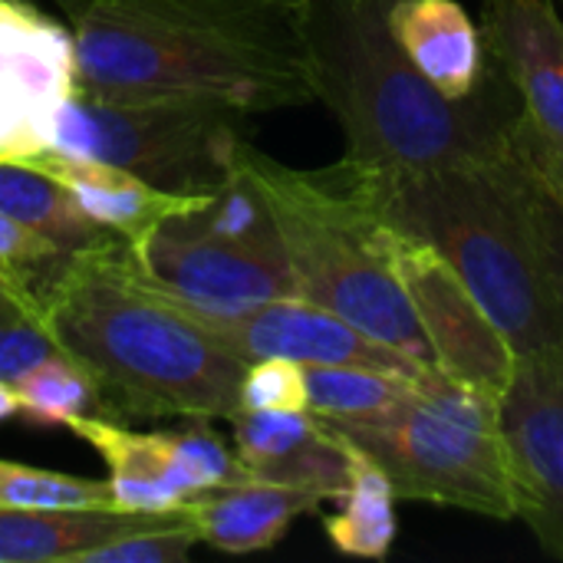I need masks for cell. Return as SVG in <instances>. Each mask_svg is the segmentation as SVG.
Listing matches in <instances>:
<instances>
[{"label":"cell","instance_id":"cell-20","mask_svg":"<svg viewBox=\"0 0 563 563\" xmlns=\"http://www.w3.org/2000/svg\"><path fill=\"white\" fill-rule=\"evenodd\" d=\"M396 501L399 498H396L386 472L373 459H366L360 449L350 445L346 488L336 498V511L330 518H323V531H327L330 544L346 558L383 561L396 541Z\"/></svg>","mask_w":563,"mask_h":563},{"label":"cell","instance_id":"cell-8","mask_svg":"<svg viewBox=\"0 0 563 563\" xmlns=\"http://www.w3.org/2000/svg\"><path fill=\"white\" fill-rule=\"evenodd\" d=\"M251 112L211 96L89 99L73 92L53 129L66 155L119 165L172 195H208L238 168Z\"/></svg>","mask_w":563,"mask_h":563},{"label":"cell","instance_id":"cell-23","mask_svg":"<svg viewBox=\"0 0 563 563\" xmlns=\"http://www.w3.org/2000/svg\"><path fill=\"white\" fill-rule=\"evenodd\" d=\"M10 389L16 396V416L40 429L102 412L92 376L66 353H53L49 360L36 363Z\"/></svg>","mask_w":563,"mask_h":563},{"label":"cell","instance_id":"cell-16","mask_svg":"<svg viewBox=\"0 0 563 563\" xmlns=\"http://www.w3.org/2000/svg\"><path fill=\"white\" fill-rule=\"evenodd\" d=\"M323 505L327 498L317 492L244 475L195 495L181 511L195 525L201 544L224 554H257L280 544L297 518L317 515Z\"/></svg>","mask_w":563,"mask_h":563},{"label":"cell","instance_id":"cell-12","mask_svg":"<svg viewBox=\"0 0 563 563\" xmlns=\"http://www.w3.org/2000/svg\"><path fill=\"white\" fill-rule=\"evenodd\" d=\"M73 96V30L23 0H0V158L53 145Z\"/></svg>","mask_w":563,"mask_h":563},{"label":"cell","instance_id":"cell-21","mask_svg":"<svg viewBox=\"0 0 563 563\" xmlns=\"http://www.w3.org/2000/svg\"><path fill=\"white\" fill-rule=\"evenodd\" d=\"M0 211L53 241L59 251L76 254L106 238H115L96 228L66 195V188L46 172L33 168L23 158H0Z\"/></svg>","mask_w":563,"mask_h":563},{"label":"cell","instance_id":"cell-25","mask_svg":"<svg viewBox=\"0 0 563 563\" xmlns=\"http://www.w3.org/2000/svg\"><path fill=\"white\" fill-rule=\"evenodd\" d=\"M201 544L185 511L162 515L142 528L122 531L106 544L89 548L79 563H181Z\"/></svg>","mask_w":563,"mask_h":563},{"label":"cell","instance_id":"cell-18","mask_svg":"<svg viewBox=\"0 0 563 563\" xmlns=\"http://www.w3.org/2000/svg\"><path fill=\"white\" fill-rule=\"evenodd\" d=\"M23 162L46 172L49 178H56L66 188V195L73 198V205L96 228H102L122 241H135L162 218H168V214L181 211L185 205H191L195 198H201V195L162 191L119 165L66 155L59 148L33 152Z\"/></svg>","mask_w":563,"mask_h":563},{"label":"cell","instance_id":"cell-27","mask_svg":"<svg viewBox=\"0 0 563 563\" xmlns=\"http://www.w3.org/2000/svg\"><path fill=\"white\" fill-rule=\"evenodd\" d=\"M53 353L59 346L40 317V303H10L0 310V383L13 386Z\"/></svg>","mask_w":563,"mask_h":563},{"label":"cell","instance_id":"cell-7","mask_svg":"<svg viewBox=\"0 0 563 563\" xmlns=\"http://www.w3.org/2000/svg\"><path fill=\"white\" fill-rule=\"evenodd\" d=\"M125 251L148 284L198 313L300 297L267 201L241 162L224 185L125 241Z\"/></svg>","mask_w":563,"mask_h":563},{"label":"cell","instance_id":"cell-10","mask_svg":"<svg viewBox=\"0 0 563 563\" xmlns=\"http://www.w3.org/2000/svg\"><path fill=\"white\" fill-rule=\"evenodd\" d=\"M389 261L416 323L432 350L435 369L452 383L501 399L515 376V350L482 310L462 277L422 238L389 224Z\"/></svg>","mask_w":563,"mask_h":563},{"label":"cell","instance_id":"cell-11","mask_svg":"<svg viewBox=\"0 0 563 563\" xmlns=\"http://www.w3.org/2000/svg\"><path fill=\"white\" fill-rule=\"evenodd\" d=\"M498 412L515 518L551 558L563 561V350L518 356Z\"/></svg>","mask_w":563,"mask_h":563},{"label":"cell","instance_id":"cell-19","mask_svg":"<svg viewBox=\"0 0 563 563\" xmlns=\"http://www.w3.org/2000/svg\"><path fill=\"white\" fill-rule=\"evenodd\" d=\"M172 515V511H168ZM162 515L119 508L96 511H30L0 508V563H79V558L122 531L142 528Z\"/></svg>","mask_w":563,"mask_h":563},{"label":"cell","instance_id":"cell-26","mask_svg":"<svg viewBox=\"0 0 563 563\" xmlns=\"http://www.w3.org/2000/svg\"><path fill=\"white\" fill-rule=\"evenodd\" d=\"M66 251H59L53 241L40 238L36 231L23 228L10 214L0 211V277L20 290L23 297L40 300L46 284L59 274L66 264Z\"/></svg>","mask_w":563,"mask_h":563},{"label":"cell","instance_id":"cell-14","mask_svg":"<svg viewBox=\"0 0 563 563\" xmlns=\"http://www.w3.org/2000/svg\"><path fill=\"white\" fill-rule=\"evenodd\" d=\"M482 40L534 139L563 148V16L554 0H485Z\"/></svg>","mask_w":563,"mask_h":563},{"label":"cell","instance_id":"cell-13","mask_svg":"<svg viewBox=\"0 0 563 563\" xmlns=\"http://www.w3.org/2000/svg\"><path fill=\"white\" fill-rule=\"evenodd\" d=\"M198 317L244 363L280 356L300 366H373L396 373H422V366L412 363L406 353L373 340L340 313L307 297H280L238 313Z\"/></svg>","mask_w":563,"mask_h":563},{"label":"cell","instance_id":"cell-32","mask_svg":"<svg viewBox=\"0 0 563 563\" xmlns=\"http://www.w3.org/2000/svg\"><path fill=\"white\" fill-rule=\"evenodd\" d=\"M10 416H16V396L10 383H0V422H7Z\"/></svg>","mask_w":563,"mask_h":563},{"label":"cell","instance_id":"cell-4","mask_svg":"<svg viewBox=\"0 0 563 563\" xmlns=\"http://www.w3.org/2000/svg\"><path fill=\"white\" fill-rule=\"evenodd\" d=\"M366 175L379 214L445 257L515 356L563 350V310L538 244L518 142L488 158L393 178Z\"/></svg>","mask_w":563,"mask_h":563},{"label":"cell","instance_id":"cell-3","mask_svg":"<svg viewBox=\"0 0 563 563\" xmlns=\"http://www.w3.org/2000/svg\"><path fill=\"white\" fill-rule=\"evenodd\" d=\"M386 10L389 0H317L320 102L343 125V158L393 178L508 152L521 102L501 69L492 63L465 99L442 96L393 40Z\"/></svg>","mask_w":563,"mask_h":563},{"label":"cell","instance_id":"cell-2","mask_svg":"<svg viewBox=\"0 0 563 563\" xmlns=\"http://www.w3.org/2000/svg\"><path fill=\"white\" fill-rule=\"evenodd\" d=\"M40 317L59 353L92 376L102 412L228 422L241 409L247 363L188 303L148 284L122 238L69 254Z\"/></svg>","mask_w":563,"mask_h":563},{"label":"cell","instance_id":"cell-17","mask_svg":"<svg viewBox=\"0 0 563 563\" xmlns=\"http://www.w3.org/2000/svg\"><path fill=\"white\" fill-rule=\"evenodd\" d=\"M389 33L409 63L449 99L472 96L488 76L478 23L455 0H389Z\"/></svg>","mask_w":563,"mask_h":563},{"label":"cell","instance_id":"cell-6","mask_svg":"<svg viewBox=\"0 0 563 563\" xmlns=\"http://www.w3.org/2000/svg\"><path fill=\"white\" fill-rule=\"evenodd\" d=\"M373 459L399 501L515 521L498 399L426 369L402 406L366 422H327Z\"/></svg>","mask_w":563,"mask_h":563},{"label":"cell","instance_id":"cell-31","mask_svg":"<svg viewBox=\"0 0 563 563\" xmlns=\"http://www.w3.org/2000/svg\"><path fill=\"white\" fill-rule=\"evenodd\" d=\"M53 3L59 7V13H63L69 23H76V20H79V16H82L96 0H53Z\"/></svg>","mask_w":563,"mask_h":563},{"label":"cell","instance_id":"cell-29","mask_svg":"<svg viewBox=\"0 0 563 563\" xmlns=\"http://www.w3.org/2000/svg\"><path fill=\"white\" fill-rule=\"evenodd\" d=\"M528 201H531L538 244H541V254L548 264V277L554 284V294H558V303L563 310V201L538 178V172L531 165H528Z\"/></svg>","mask_w":563,"mask_h":563},{"label":"cell","instance_id":"cell-30","mask_svg":"<svg viewBox=\"0 0 563 563\" xmlns=\"http://www.w3.org/2000/svg\"><path fill=\"white\" fill-rule=\"evenodd\" d=\"M515 142H518L521 155L528 158V165L538 172V178L563 201V148H551L541 139H534L521 115H518V125H515Z\"/></svg>","mask_w":563,"mask_h":563},{"label":"cell","instance_id":"cell-15","mask_svg":"<svg viewBox=\"0 0 563 563\" xmlns=\"http://www.w3.org/2000/svg\"><path fill=\"white\" fill-rule=\"evenodd\" d=\"M231 442L254 478L294 485L336 501L350 478V445L307 409H238Z\"/></svg>","mask_w":563,"mask_h":563},{"label":"cell","instance_id":"cell-24","mask_svg":"<svg viewBox=\"0 0 563 563\" xmlns=\"http://www.w3.org/2000/svg\"><path fill=\"white\" fill-rule=\"evenodd\" d=\"M0 508L30 511H96L115 508L106 478H82L0 459Z\"/></svg>","mask_w":563,"mask_h":563},{"label":"cell","instance_id":"cell-5","mask_svg":"<svg viewBox=\"0 0 563 563\" xmlns=\"http://www.w3.org/2000/svg\"><path fill=\"white\" fill-rule=\"evenodd\" d=\"M238 162L267 201L300 297L435 369L393 271L389 221L379 214L369 175L350 158L317 172L290 168L251 142L241 145Z\"/></svg>","mask_w":563,"mask_h":563},{"label":"cell","instance_id":"cell-9","mask_svg":"<svg viewBox=\"0 0 563 563\" xmlns=\"http://www.w3.org/2000/svg\"><path fill=\"white\" fill-rule=\"evenodd\" d=\"M66 429L109 468V492L119 511L168 515L195 495L238 482L234 449L211 432V419H185L175 432H132L109 416H79Z\"/></svg>","mask_w":563,"mask_h":563},{"label":"cell","instance_id":"cell-22","mask_svg":"<svg viewBox=\"0 0 563 563\" xmlns=\"http://www.w3.org/2000/svg\"><path fill=\"white\" fill-rule=\"evenodd\" d=\"M422 373H396L373 366H303L307 412L323 422L379 419L409 399Z\"/></svg>","mask_w":563,"mask_h":563},{"label":"cell","instance_id":"cell-28","mask_svg":"<svg viewBox=\"0 0 563 563\" xmlns=\"http://www.w3.org/2000/svg\"><path fill=\"white\" fill-rule=\"evenodd\" d=\"M241 409H307L303 366L280 356L247 363L241 376Z\"/></svg>","mask_w":563,"mask_h":563},{"label":"cell","instance_id":"cell-33","mask_svg":"<svg viewBox=\"0 0 563 563\" xmlns=\"http://www.w3.org/2000/svg\"><path fill=\"white\" fill-rule=\"evenodd\" d=\"M10 303H40V300H33V297H23L20 290H13L3 277H0V310L3 307H10Z\"/></svg>","mask_w":563,"mask_h":563},{"label":"cell","instance_id":"cell-1","mask_svg":"<svg viewBox=\"0 0 563 563\" xmlns=\"http://www.w3.org/2000/svg\"><path fill=\"white\" fill-rule=\"evenodd\" d=\"M73 92L211 96L251 115L317 102V0H96L73 23Z\"/></svg>","mask_w":563,"mask_h":563}]
</instances>
